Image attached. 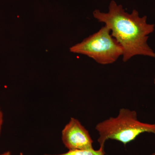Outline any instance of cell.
Returning <instances> with one entry per match:
<instances>
[{
	"instance_id": "obj_1",
	"label": "cell",
	"mask_w": 155,
	"mask_h": 155,
	"mask_svg": "<svg viewBox=\"0 0 155 155\" xmlns=\"http://www.w3.org/2000/svg\"><path fill=\"white\" fill-rule=\"evenodd\" d=\"M93 14L98 22L110 28L111 35L122 47L123 62L136 56L155 58V52L147 43L149 35L154 31L155 25L148 23L146 16L140 17L135 9L130 14L127 13L114 0L110 3L108 12L95 10Z\"/></svg>"
},
{
	"instance_id": "obj_4",
	"label": "cell",
	"mask_w": 155,
	"mask_h": 155,
	"mask_svg": "<svg viewBox=\"0 0 155 155\" xmlns=\"http://www.w3.org/2000/svg\"><path fill=\"white\" fill-rule=\"evenodd\" d=\"M61 140L69 150L94 149L93 140L88 130L75 118H71L63 128Z\"/></svg>"
},
{
	"instance_id": "obj_7",
	"label": "cell",
	"mask_w": 155,
	"mask_h": 155,
	"mask_svg": "<svg viewBox=\"0 0 155 155\" xmlns=\"http://www.w3.org/2000/svg\"><path fill=\"white\" fill-rule=\"evenodd\" d=\"M0 155H12L10 151H7L5 152L2 153L0 154Z\"/></svg>"
},
{
	"instance_id": "obj_6",
	"label": "cell",
	"mask_w": 155,
	"mask_h": 155,
	"mask_svg": "<svg viewBox=\"0 0 155 155\" xmlns=\"http://www.w3.org/2000/svg\"><path fill=\"white\" fill-rule=\"evenodd\" d=\"M3 122H4V115H3L2 111L1 109V106H0V135H1V132H2Z\"/></svg>"
},
{
	"instance_id": "obj_8",
	"label": "cell",
	"mask_w": 155,
	"mask_h": 155,
	"mask_svg": "<svg viewBox=\"0 0 155 155\" xmlns=\"http://www.w3.org/2000/svg\"><path fill=\"white\" fill-rule=\"evenodd\" d=\"M151 155H155V153H153Z\"/></svg>"
},
{
	"instance_id": "obj_3",
	"label": "cell",
	"mask_w": 155,
	"mask_h": 155,
	"mask_svg": "<svg viewBox=\"0 0 155 155\" xmlns=\"http://www.w3.org/2000/svg\"><path fill=\"white\" fill-rule=\"evenodd\" d=\"M70 51L84 55L101 65L113 64L123 55V49L104 25L81 42L72 46Z\"/></svg>"
},
{
	"instance_id": "obj_2",
	"label": "cell",
	"mask_w": 155,
	"mask_h": 155,
	"mask_svg": "<svg viewBox=\"0 0 155 155\" xmlns=\"http://www.w3.org/2000/svg\"><path fill=\"white\" fill-rule=\"evenodd\" d=\"M95 129L99 134L98 142L100 147L104 148L108 140H114L125 145L144 133L155 135V123L150 124L140 122L134 110L122 108L118 116L110 117L98 123Z\"/></svg>"
},
{
	"instance_id": "obj_9",
	"label": "cell",
	"mask_w": 155,
	"mask_h": 155,
	"mask_svg": "<svg viewBox=\"0 0 155 155\" xmlns=\"http://www.w3.org/2000/svg\"><path fill=\"white\" fill-rule=\"evenodd\" d=\"M154 84L155 85V78L154 79Z\"/></svg>"
},
{
	"instance_id": "obj_5",
	"label": "cell",
	"mask_w": 155,
	"mask_h": 155,
	"mask_svg": "<svg viewBox=\"0 0 155 155\" xmlns=\"http://www.w3.org/2000/svg\"><path fill=\"white\" fill-rule=\"evenodd\" d=\"M44 155H105L104 148L100 147L97 150L94 149L88 150H70L67 152L60 154H45Z\"/></svg>"
}]
</instances>
